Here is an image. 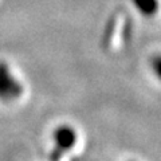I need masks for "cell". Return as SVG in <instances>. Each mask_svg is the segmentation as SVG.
Segmentation results:
<instances>
[{"label": "cell", "instance_id": "277c9868", "mask_svg": "<svg viewBox=\"0 0 161 161\" xmlns=\"http://www.w3.org/2000/svg\"><path fill=\"white\" fill-rule=\"evenodd\" d=\"M152 69L156 75L161 79V55H156L152 59Z\"/></svg>", "mask_w": 161, "mask_h": 161}, {"label": "cell", "instance_id": "7a4b0ae2", "mask_svg": "<svg viewBox=\"0 0 161 161\" xmlns=\"http://www.w3.org/2000/svg\"><path fill=\"white\" fill-rule=\"evenodd\" d=\"M55 147L51 152L50 161H60L63 154L77 144V132L70 125H60L54 132Z\"/></svg>", "mask_w": 161, "mask_h": 161}, {"label": "cell", "instance_id": "6da1fadb", "mask_svg": "<svg viewBox=\"0 0 161 161\" xmlns=\"http://www.w3.org/2000/svg\"><path fill=\"white\" fill-rule=\"evenodd\" d=\"M23 85L9 71L7 63L0 60V101L2 102H14L23 94Z\"/></svg>", "mask_w": 161, "mask_h": 161}, {"label": "cell", "instance_id": "3957f363", "mask_svg": "<svg viewBox=\"0 0 161 161\" xmlns=\"http://www.w3.org/2000/svg\"><path fill=\"white\" fill-rule=\"evenodd\" d=\"M134 7L145 16H153L160 8L158 0H133Z\"/></svg>", "mask_w": 161, "mask_h": 161}]
</instances>
